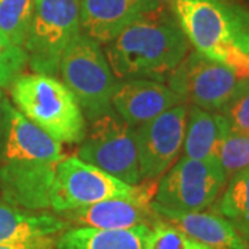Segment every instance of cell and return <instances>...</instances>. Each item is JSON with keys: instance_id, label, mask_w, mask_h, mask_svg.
<instances>
[{"instance_id": "obj_4", "label": "cell", "mask_w": 249, "mask_h": 249, "mask_svg": "<svg viewBox=\"0 0 249 249\" xmlns=\"http://www.w3.org/2000/svg\"><path fill=\"white\" fill-rule=\"evenodd\" d=\"M17 109L61 144H80L88 132L79 103L64 82L52 75L21 73L10 86Z\"/></svg>"}, {"instance_id": "obj_5", "label": "cell", "mask_w": 249, "mask_h": 249, "mask_svg": "<svg viewBox=\"0 0 249 249\" xmlns=\"http://www.w3.org/2000/svg\"><path fill=\"white\" fill-rule=\"evenodd\" d=\"M58 73L78 100L86 121L93 122L115 112L112 94L119 80L111 71L101 45L96 40L82 32L65 49Z\"/></svg>"}, {"instance_id": "obj_23", "label": "cell", "mask_w": 249, "mask_h": 249, "mask_svg": "<svg viewBox=\"0 0 249 249\" xmlns=\"http://www.w3.org/2000/svg\"><path fill=\"white\" fill-rule=\"evenodd\" d=\"M28 64L24 47L11 43L0 34V89H10L11 83L22 73Z\"/></svg>"}, {"instance_id": "obj_21", "label": "cell", "mask_w": 249, "mask_h": 249, "mask_svg": "<svg viewBox=\"0 0 249 249\" xmlns=\"http://www.w3.org/2000/svg\"><path fill=\"white\" fill-rule=\"evenodd\" d=\"M216 158L229 178L249 168V136L227 132L216 150Z\"/></svg>"}, {"instance_id": "obj_6", "label": "cell", "mask_w": 249, "mask_h": 249, "mask_svg": "<svg viewBox=\"0 0 249 249\" xmlns=\"http://www.w3.org/2000/svg\"><path fill=\"white\" fill-rule=\"evenodd\" d=\"M82 34L80 0H35L24 50L34 73L55 76L65 49Z\"/></svg>"}, {"instance_id": "obj_9", "label": "cell", "mask_w": 249, "mask_h": 249, "mask_svg": "<svg viewBox=\"0 0 249 249\" xmlns=\"http://www.w3.org/2000/svg\"><path fill=\"white\" fill-rule=\"evenodd\" d=\"M90 124L76 157L130 186L142 183L134 127L116 112Z\"/></svg>"}, {"instance_id": "obj_8", "label": "cell", "mask_w": 249, "mask_h": 249, "mask_svg": "<svg viewBox=\"0 0 249 249\" xmlns=\"http://www.w3.org/2000/svg\"><path fill=\"white\" fill-rule=\"evenodd\" d=\"M166 82L186 104L220 112L247 88L249 79H238L223 62L194 50L187 54Z\"/></svg>"}, {"instance_id": "obj_12", "label": "cell", "mask_w": 249, "mask_h": 249, "mask_svg": "<svg viewBox=\"0 0 249 249\" xmlns=\"http://www.w3.org/2000/svg\"><path fill=\"white\" fill-rule=\"evenodd\" d=\"M158 180H142L130 196L111 198L83 208L60 213L72 227H90L98 230H126L136 226H151L158 219L152 209Z\"/></svg>"}, {"instance_id": "obj_14", "label": "cell", "mask_w": 249, "mask_h": 249, "mask_svg": "<svg viewBox=\"0 0 249 249\" xmlns=\"http://www.w3.org/2000/svg\"><path fill=\"white\" fill-rule=\"evenodd\" d=\"M180 104H186L183 98L158 80H119L112 94L114 111L132 127L145 124Z\"/></svg>"}, {"instance_id": "obj_27", "label": "cell", "mask_w": 249, "mask_h": 249, "mask_svg": "<svg viewBox=\"0 0 249 249\" xmlns=\"http://www.w3.org/2000/svg\"><path fill=\"white\" fill-rule=\"evenodd\" d=\"M160 3V6H163V7H172V1L173 0H158Z\"/></svg>"}, {"instance_id": "obj_18", "label": "cell", "mask_w": 249, "mask_h": 249, "mask_svg": "<svg viewBox=\"0 0 249 249\" xmlns=\"http://www.w3.org/2000/svg\"><path fill=\"white\" fill-rule=\"evenodd\" d=\"M227 132H230L229 124L220 112L205 111L188 104L183 157L191 160H213L217 145Z\"/></svg>"}, {"instance_id": "obj_7", "label": "cell", "mask_w": 249, "mask_h": 249, "mask_svg": "<svg viewBox=\"0 0 249 249\" xmlns=\"http://www.w3.org/2000/svg\"><path fill=\"white\" fill-rule=\"evenodd\" d=\"M227 184L222 165L213 160L181 157L158 180L152 204L172 212H201L209 209Z\"/></svg>"}, {"instance_id": "obj_19", "label": "cell", "mask_w": 249, "mask_h": 249, "mask_svg": "<svg viewBox=\"0 0 249 249\" xmlns=\"http://www.w3.org/2000/svg\"><path fill=\"white\" fill-rule=\"evenodd\" d=\"M209 211L227 219L249 242V168L229 178Z\"/></svg>"}, {"instance_id": "obj_15", "label": "cell", "mask_w": 249, "mask_h": 249, "mask_svg": "<svg viewBox=\"0 0 249 249\" xmlns=\"http://www.w3.org/2000/svg\"><path fill=\"white\" fill-rule=\"evenodd\" d=\"M152 205L158 217L212 249H249V242L227 219L212 211L172 212Z\"/></svg>"}, {"instance_id": "obj_25", "label": "cell", "mask_w": 249, "mask_h": 249, "mask_svg": "<svg viewBox=\"0 0 249 249\" xmlns=\"http://www.w3.org/2000/svg\"><path fill=\"white\" fill-rule=\"evenodd\" d=\"M16 108L11 106L9 97L0 89V160L4 151V145L7 142L9 136L10 124H11V116Z\"/></svg>"}, {"instance_id": "obj_2", "label": "cell", "mask_w": 249, "mask_h": 249, "mask_svg": "<svg viewBox=\"0 0 249 249\" xmlns=\"http://www.w3.org/2000/svg\"><path fill=\"white\" fill-rule=\"evenodd\" d=\"M190 42L173 10L160 7L137 19L106 45V57L118 80L166 82L184 60Z\"/></svg>"}, {"instance_id": "obj_11", "label": "cell", "mask_w": 249, "mask_h": 249, "mask_svg": "<svg viewBox=\"0 0 249 249\" xmlns=\"http://www.w3.org/2000/svg\"><path fill=\"white\" fill-rule=\"evenodd\" d=\"M188 104L170 108L134 127L142 180H155L176 163L183 151Z\"/></svg>"}, {"instance_id": "obj_3", "label": "cell", "mask_w": 249, "mask_h": 249, "mask_svg": "<svg viewBox=\"0 0 249 249\" xmlns=\"http://www.w3.org/2000/svg\"><path fill=\"white\" fill-rule=\"evenodd\" d=\"M172 10L196 52L224 64L232 52L249 53V11L234 0H173Z\"/></svg>"}, {"instance_id": "obj_16", "label": "cell", "mask_w": 249, "mask_h": 249, "mask_svg": "<svg viewBox=\"0 0 249 249\" xmlns=\"http://www.w3.org/2000/svg\"><path fill=\"white\" fill-rule=\"evenodd\" d=\"M70 227V223L54 212L29 211L0 201V244L57 237Z\"/></svg>"}, {"instance_id": "obj_1", "label": "cell", "mask_w": 249, "mask_h": 249, "mask_svg": "<svg viewBox=\"0 0 249 249\" xmlns=\"http://www.w3.org/2000/svg\"><path fill=\"white\" fill-rule=\"evenodd\" d=\"M64 158L61 142L14 109L0 160L3 201L29 211L50 209V191Z\"/></svg>"}, {"instance_id": "obj_13", "label": "cell", "mask_w": 249, "mask_h": 249, "mask_svg": "<svg viewBox=\"0 0 249 249\" xmlns=\"http://www.w3.org/2000/svg\"><path fill=\"white\" fill-rule=\"evenodd\" d=\"M160 7L158 0H80L82 32L107 45L137 19Z\"/></svg>"}, {"instance_id": "obj_22", "label": "cell", "mask_w": 249, "mask_h": 249, "mask_svg": "<svg viewBox=\"0 0 249 249\" xmlns=\"http://www.w3.org/2000/svg\"><path fill=\"white\" fill-rule=\"evenodd\" d=\"M145 249H212L191 238L176 226L157 219L150 226Z\"/></svg>"}, {"instance_id": "obj_24", "label": "cell", "mask_w": 249, "mask_h": 249, "mask_svg": "<svg viewBox=\"0 0 249 249\" xmlns=\"http://www.w3.org/2000/svg\"><path fill=\"white\" fill-rule=\"evenodd\" d=\"M232 133L249 136V82L247 88L240 91L220 111Z\"/></svg>"}, {"instance_id": "obj_17", "label": "cell", "mask_w": 249, "mask_h": 249, "mask_svg": "<svg viewBox=\"0 0 249 249\" xmlns=\"http://www.w3.org/2000/svg\"><path fill=\"white\" fill-rule=\"evenodd\" d=\"M150 226L126 230L70 227L55 238V249H145Z\"/></svg>"}, {"instance_id": "obj_20", "label": "cell", "mask_w": 249, "mask_h": 249, "mask_svg": "<svg viewBox=\"0 0 249 249\" xmlns=\"http://www.w3.org/2000/svg\"><path fill=\"white\" fill-rule=\"evenodd\" d=\"M35 0H0V34L24 47L32 22Z\"/></svg>"}, {"instance_id": "obj_26", "label": "cell", "mask_w": 249, "mask_h": 249, "mask_svg": "<svg viewBox=\"0 0 249 249\" xmlns=\"http://www.w3.org/2000/svg\"><path fill=\"white\" fill-rule=\"evenodd\" d=\"M57 237H42L35 240L0 244V249H55Z\"/></svg>"}, {"instance_id": "obj_10", "label": "cell", "mask_w": 249, "mask_h": 249, "mask_svg": "<svg viewBox=\"0 0 249 249\" xmlns=\"http://www.w3.org/2000/svg\"><path fill=\"white\" fill-rule=\"evenodd\" d=\"M136 186L121 181L76 155L65 157L55 172L50 191V209L60 214L104 199L130 196Z\"/></svg>"}]
</instances>
